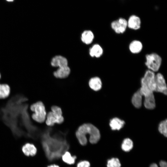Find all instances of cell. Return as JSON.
<instances>
[{
    "label": "cell",
    "instance_id": "cell-7",
    "mask_svg": "<svg viewBox=\"0 0 167 167\" xmlns=\"http://www.w3.org/2000/svg\"><path fill=\"white\" fill-rule=\"evenodd\" d=\"M155 75L154 72L148 70L141 80V83L145 85L153 92L156 88Z\"/></svg>",
    "mask_w": 167,
    "mask_h": 167
},
{
    "label": "cell",
    "instance_id": "cell-8",
    "mask_svg": "<svg viewBox=\"0 0 167 167\" xmlns=\"http://www.w3.org/2000/svg\"><path fill=\"white\" fill-rule=\"evenodd\" d=\"M156 88L155 92H160L166 95L167 88L163 75L160 73L155 75Z\"/></svg>",
    "mask_w": 167,
    "mask_h": 167
},
{
    "label": "cell",
    "instance_id": "cell-16",
    "mask_svg": "<svg viewBox=\"0 0 167 167\" xmlns=\"http://www.w3.org/2000/svg\"><path fill=\"white\" fill-rule=\"evenodd\" d=\"M103 52L102 48L98 44L93 45L89 50V54L92 57L99 58L102 55Z\"/></svg>",
    "mask_w": 167,
    "mask_h": 167
},
{
    "label": "cell",
    "instance_id": "cell-22",
    "mask_svg": "<svg viewBox=\"0 0 167 167\" xmlns=\"http://www.w3.org/2000/svg\"><path fill=\"white\" fill-rule=\"evenodd\" d=\"M158 130L160 132L166 137L167 136V120L161 122L159 124Z\"/></svg>",
    "mask_w": 167,
    "mask_h": 167
},
{
    "label": "cell",
    "instance_id": "cell-17",
    "mask_svg": "<svg viewBox=\"0 0 167 167\" xmlns=\"http://www.w3.org/2000/svg\"><path fill=\"white\" fill-rule=\"evenodd\" d=\"M125 124L124 121L117 118H114L110 120L109 125L112 130H119Z\"/></svg>",
    "mask_w": 167,
    "mask_h": 167
},
{
    "label": "cell",
    "instance_id": "cell-5",
    "mask_svg": "<svg viewBox=\"0 0 167 167\" xmlns=\"http://www.w3.org/2000/svg\"><path fill=\"white\" fill-rule=\"evenodd\" d=\"M141 84V87L138 90L142 96L144 97V105L148 109H153L156 106L153 92L144 84Z\"/></svg>",
    "mask_w": 167,
    "mask_h": 167
},
{
    "label": "cell",
    "instance_id": "cell-4",
    "mask_svg": "<svg viewBox=\"0 0 167 167\" xmlns=\"http://www.w3.org/2000/svg\"><path fill=\"white\" fill-rule=\"evenodd\" d=\"M145 64L148 70L154 73L158 71L161 65L162 59L158 54L152 53L145 55Z\"/></svg>",
    "mask_w": 167,
    "mask_h": 167
},
{
    "label": "cell",
    "instance_id": "cell-25",
    "mask_svg": "<svg viewBox=\"0 0 167 167\" xmlns=\"http://www.w3.org/2000/svg\"><path fill=\"white\" fill-rule=\"evenodd\" d=\"M161 167H167V164L166 162L162 161L160 162ZM150 167H158V165L155 163L151 164Z\"/></svg>",
    "mask_w": 167,
    "mask_h": 167
},
{
    "label": "cell",
    "instance_id": "cell-18",
    "mask_svg": "<svg viewBox=\"0 0 167 167\" xmlns=\"http://www.w3.org/2000/svg\"><path fill=\"white\" fill-rule=\"evenodd\" d=\"M94 38V34L90 30L84 31L81 35V41L86 44H91Z\"/></svg>",
    "mask_w": 167,
    "mask_h": 167
},
{
    "label": "cell",
    "instance_id": "cell-2",
    "mask_svg": "<svg viewBox=\"0 0 167 167\" xmlns=\"http://www.w3.org/2000/svg\"><path fill=\"white\" fill-rule=\"evenodd\" d=\"M29 109L32 113L31 117L33 120L40 123L45 122L47 114L45 106L42 102L37 101L31 104Z\"/></svg>",
    "mask_w": 167,
    "mask_h": 167
},
{
    "label": "cell",
    "instance_id": "cell-21",
    "mask_svg": "<svg viewBox=\"0 0 167 167\" xmlns=\"http://www.w3.org/2000/svg\"><path fill=\"white\" fill-rule=\"evenodd\" d=\"M133 143L129 138L124 139L122 144V148L124 151L128 152L130 151L133 148Z\"/></svg>",
    "mask_w": 167,
    "mask_h": 167
},
{
    "label": "cell",
    "instance_id": "cell-28",
    "mask_svg": "<svg viewBox=\"0 0 167 167\" xmlns=\"http://www.w3.org/2000/svg\"><path fill=\"white\" fill-rule=\"evenodd\" d=\"M1 74L0 73V79L1 78Z\"/></svg>",
    "mask_w": 167,
    "mask_h": 167
},
{
    "label": "cell",
    "instance_id": "cell-9",
    "mask_svg": "<svg viewBox=\"0 0 167 167\" xmlns=\"http://www.w3.org/2000/svg\"><path fill=\"white\" fill-rule=\"evenodd\" d=\"M127 28L132 30H138L141 26V19L139 16L135 15L130 16L127 20Z\"/></svg>",
    "mask_w": 167,
    "mask_h": 167
},
{
    "label": "cell",
    "instance_id": "cell-11",
    "mask_svg": "<svg viewBox=\"0 0 167 167\" xmlns=\"http://www.w3.org/2000/svg\"><path fill=\"white\" fill-rule=\"evenodd\" d=\"M22 151L24 154L27 156H33L37 152V149L33 144L26 143L22 147Z\"/></svg>",
    "mask_w": 167,
    "mask_h": 167
},
{
    "label": "cell",
    "instance_id": "cell-23",
    "mask_svg": "<svg viewBox=\"0 0 167 167\" xmlns=\"http://www.w3.org/2000/svg\"><path fill=\"white\" fill-rule=\"evenodd\" d=\"M121 166L120 161L117 158H112L107 161V167H121Z\"/></svg>",
    "mask_w": 167,
    "mask_h": 167
},
{
    "label": "cell",
    "instance_id": "cell-26",
    "mask_svg": "<svg viewBox=\"0 0 167 167\" xmlns=\"http://www.w3.org/2000/svg\"><path fill=\"white\" fill-rule=\"evenodd\" d=\"M47 167H59V166L55 164H52L48 166Z\"/></svg>",
    "mask_w": 167,
    "mask_h": 167
},
{
    "label": "cell",
    "instance_id": "cell-10",
    "mask_svg": "<svg viewBox=\"0 0 167 167\" xmlns=\"http://www.w3.org/2000/svg\"><path fill=\"white\" fill-rule=\"evenodd\" d=\"M68 61L65 57L61 55H57L51 60V64L55 67H60L68 66Z\"/></svg>",
    "mask_w": 167,
    "mask_h": 167
},
{
    "label": "cell",
    "instance_id": "cell-24",
    "mask_svg": "<svg viewBox=\"0 0 167 167\" xmlns=\"http://www.w3.org/2000/svg\"><path fill=\"white\" fill-rule=\"evenodd\" d=\"M90 164L89 161L86 160L80 161L77 165L76 167H90Z\"/></svg>",
    "mask_w": 167,
    "mask_h": 167
},
{
    "label": "cell",
    "instance_id": "cell-20",
    "mask_svg": "<svg viewBox=\"0 0 167 167\" xmlns=\"http://www.w3.org/2000/svg\"><path fill=\"white\" fill-rule=\"evenodd\" d=\"M62 159L63 162L69 165H72L75 163L76 157L72 156L68 151L64 152L62 155Z\"/></svg>",
    "mask_w": 167,
    "mask_h": 167
},
{
    "label": "cell",
    "instance_id": "cell-15",
    "mask_svg": "<svg viewBox=\"0 0 167 167\" xmlns=\"http://www.w3.org/2000/svg\"><path fill=\"white\" fill-rule=\"evenodd\" d=\"M11 93V88L6 83H0V99L4 100L8 98Z\"/></svg>",
    "mask_w": 167,
    "mask_h": 167
},
{
    "label": "cell",
    "instance_id": "cell-1",
    "mask_svg": "<svg viewBox=\"0 0 167 167\" xmlns=\"http://www.w3.org/2000/svg\"><path fill=\"white\" fill-rule=\"evenodd\" d=\"M89 135V141L92 144L96 143L100 139L101 135L98 129L90 123H84L78 128L75 135L80 144L86 145L87 143L86 135Z\"/></svg>",
    "mask_w": 167,
    "mask_h": 167
},
{
    "label": "cell",
    "instance_id": "cell-6",
    "mask_svg": "<svg viewBox=\"0 0 167 167\" xmlns=\"http://www.w3.org/2000/svg\"><path fill=\"white\" fill-rule=\"evenodd\" d=\"M110 26L116 33L122 34L126 31L127 28V20L124 18L120 17L113 21Z\"/></svg>",
    "mask_w": 167,
    "mask_h": 167
},
{
    "label": "cell",
    "instance_id": "cell-13",
    "mask_svg": "<svg viewBox=\"0 0 167 167\" xmlns=\"http://www.w3.org/2000/svg\"><path fill=\"white\" fill-rule=\"evenodd\" d=\"M143 48L142 43L139 41L134 40L130 43L129 49L130 51L132 54H137L140 53Z\"/></svg>",
    "mask_w": 167,
    "mask_h": 167
},
{
    "label": "cell",
    "instance_id": "cell-27",
    "mask_svg": "<svg viewBox=\"0 0 167 167\" xmlns=\"http://www.w3.org/2000/svg\"><path fill=\"white\" fill-rule=\"evenodd\" d=\"M6 0L9 2H11V1H12L13 0Z\"/></svg>",
    "mask_w": 167,
    "mask_h": 167
},
{
    "label": "cell",
    "instance_id": "cell-14",
    "mask_svg": "<svg viewBox=\"0 0 167 167\" xmlns=\"http://www.w3.org/2000/svg\"><path fill=\"white\" fill-rule=\"evenodd\" d=\"M88 84L90 88L95 91L100 90L102 86L101 80L98 77L91 78L89 81Z\"/></svg>",
    "mask_w": 167,
    "mask_h": 167
},
{
    "label": "cell",
    "instance_id": "cell-19",
    "mask_svg": "<svg viewBox=\"0 0 167 167\" xmlns=\"http://www.w3.org/2000/svg\"><path fill=\"white\" fill-rule=\"evenodd\" d=\"M142 96L139 90L134 94L131 101L133 105L136 108H139L141 106Z\"/></svg>",
    "mask_w": 167,
    "mask_h": 167
},
{
    "label": "cell",
    "instance_id": "cell-3",
    "mask_svg": "<svg viewBox=\"0 0 167 167\" xmlns=\"http://www.w3.org/2000/svg\"><path fill=\"white\" fill-rule=\"evenodd\" d=\"M51 109V111L46 115L45 120L46 125L52 126L55 123L60 124L62 123L64 119L61 108L57 106H53Z\"/></svg>",
    "mask_w": 167,
    "mask_h": 167
},
{
    "label": "cell",
    "instance_id": "cell-12",
    "mask_svg": "<svg viewBox=\"0 0 167 167\" xmlns=\"http://www.w3.org/2000/svg\"><path fill=\"white\" fill-rule=\"evenodd\" d=\"M70 72V69L68 66H67L58 68V69L54 72V75L57 78L63 79L67 77Z\"/></svg>",
    "mask_w": 167,
    "mask_h": 167
}]
</instances>
